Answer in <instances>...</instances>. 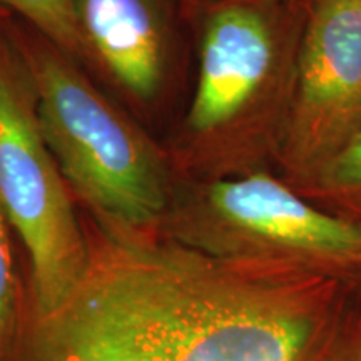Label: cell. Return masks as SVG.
Returning a JSON list of instances; mask_svg holds the SVG:
<instances>
[{
  "label": "cell",
  "mask_w": 361,
  "mask_h": 361,
  "mask_svg": "<svg viewBox=\"0 0 361 361\" xmlns=\"http://www.w3.org/2000/svg\"><path fill=\"white\" fill-rule=\"evenodd\" d=\"M64 176L40 133L24 64L0 47V207L27 247L37 318L74 291L89 261V241Z\"/></svg>",
  "instance_id": "obj_3"
},
{
  "label": "cell",
  "mask_w": 361,
  "mask_h": 361,
  "mask_svg": "<svg viewBox=\"0 0 361 361\" xmlns=\"http://www.w3.org/2000/svg\"><path fill=\"white\" fill-rule=\"evenodd\" d=\"M35 114L67 186L99 218L151 228L166 209L154 147L54 45L22 49Z\"/></svg>",
  "instance_id": "obj_2"
},
{
  "label": "cell",
  "mask_w": 361,
  "mask_h": 361,
  "mask_svg": "<svg viewBox=\"0 0 361 361\" xmlns=\"http://www.w3.org/2000/svg\"><path fill=\"white\" fill-rule=\"evenodd\" d=\"M0 7L22 13L62 54L72 57L87 56L74 0H0Z\"/></svg>",
  "instance_id": "obj_8"
},
{
  "label": "cell",
  "mask_w": 361,
  "mask_h": 361,
  "mask_svg": "<svg viewBox=\"0 0 361 361\" xmlns=\"http://www.w3.org/2000/svg\"><path fill=\"white\" fill-rule=\"evenodd\" d=\"M85 52L128 92L151 99L164 75V32L152 0H74Z\"/></svg>",
  "instance_id": "obj_7"
},
{
  "label": "cell",
  "mask_w": 361,
  "mask_h": 361,
  "mask_svg": "<svg viewBox=\"0 0 361 361\" xmlns=\"http://www.w3.org/2000/svg\"><path fill=\"white\" fill-rule=\"evenodd\" d=\"M8 221L0 207V351L7 345L17 323V308H19V291L17 278L13 273V259L11 241L7 233Z\"/></svg>",
  "instance_id": "obj_10"
},
{
  "label": "cell",
  "mask_w": 361,
  "mask_h": 361,
  "mask_svg": "<svg viewBox=\"0 0 361 361\" xmlns=\"http://www.w3.org/2000/svg\"><path fill=\"white\" fill-rule=\"evenodd\" d=\"M11 16V12L8 11H6V8H2L0 7V20H4V19H7V17Z\"/></svg>",
  "instance_id": "obj_11"
},
{
  "label": "cell",
  "mask_w": 361,
  "mask_h": 361,
  "mask_svg": "<svg viewBox=\"0 0 361 361\" xmlns=\"http://www.w3.org/2000/svg\"><path fill=\"white\" fill-rule=\"evenodd\" d=\"M360 128L361 0H316L286 154L298 169H319Z\"/></svg>",
  "instance_id": "obj_5"
},
{
  "label": "cell",
  "mask_w": 361,
  "mask_h": 361,
  "mask_svg": "<svg viewBox=\"0 0 361 361\" xmlns=\"http://www.w3.org/2000/svg\"><path fill=\"white\" fill-rule=\"evenodd\" d=\"M32 361H361L343 274L228 258L101 219Z\"/></svg>",
  "instance_id": "obj_1"
},
{
  "label": "cell",
  "mask_w": 361,
  "mask_h": 361,
  "mask_svg": "<svg viewBox=\"0 0 361 361\" xmlns=\"http://www.w3.org/2000/svg\"><path fill=\"white\" fill-rule=\"evenodd\" d=\"M271 64L273 39L258 12L243 6L214 12L202 37L189 129L211 134L231 123L268 78Z\"/></svg>",
  "instance_id": "obj_6"
},
{
  "label": "cell",
  "mask_w": 361,
  "mask_h": 361,
  "mask_svg": "<svg viewBox=\"0 0 361 361\" xmlns=\"http://www.w3.org/2000/svg\"><path fill=\"white\" fill-rule=\"evenodd\" d=\"M201 207L206 231L184 243L207 252L335 274L361 269V224L316 209L271 176L213 183Z\"/></svg>",
  "instance_id": "obj_4"
},
{
  "label": "cell",
  "mask_w": 361,
  "mask_h": 361,
  "mask_svg": "<svg viewBox=\"0 0 361 361\" xmlns=\"http://www.w3.org/2000/svg\"><path fill=\"white\" fill-rule=\"evenodd\" d=\"M323 189L361 213V128L319 168Z\"/></svg>",
  "instance_id": "obj_9"
}]
</instances>
